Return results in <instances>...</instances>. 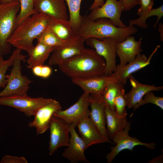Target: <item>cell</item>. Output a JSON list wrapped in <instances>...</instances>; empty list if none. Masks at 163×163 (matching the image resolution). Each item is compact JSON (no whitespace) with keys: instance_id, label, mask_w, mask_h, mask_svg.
<instances>
[{"instance_id":"17","label":"cell","mask_w":163,"mask_h":163,"mask_svg":"<svg viewBox=\"0 0 163 163\" xmlns=\"http://www.w3.org/2000/svg\"><path fill=\"white\" fill-rule=\"evenodd\" d=\"M34 9L53 19L69 20L65 0H35Z\"/></svg>"},{"instance_id":"4","label":"cell","mask_w":163,"mask_h":163,"mask_svg":"<svg viewBox=\"0 0 163 163\" xmlns=\"http://www.w3.org/2000/svg\"><path fill=\"white\" fill-rule=\"evenodd\" d=\"M20 9L19 0L0 2V57L11 52V46L7 41L16 28V18Z\"/></svg>"},{"instance_id":"28","label":"cell","mask_w":163,"mask_h":163,"mask_svg":"<svg viewBox=\"0 0 163 163\" xmlns=\"http://www.w3.org/2000/svg\"><path fill=\"white\" fill-rule=\"evenodd\" d=\"M34 0H19L20 9L16 18V27L28 17L36 13L34 9Z\"/></svg>"},{"instance_id":"12","label":"cell","mask_w":163,"mask_h":163,"mask_svg":"<svg viewBox=\"0 0 163 163\" xmlns=\"http://www.w3.org/2000/svg\"><path fill=\"white\" fill-rule=\"evenodd\" d=\"M158 47V46L156 47L149 58L145 55L140 53L136 56L134 60L124 66L117 65L114 71L110 75L112 81L125 85L128 78L130 75L150 63L151 59Z\"/></svg>"},{"instance_id":"34","label":"cell","mask_w":163,"mask_h":163,"mask_svg":"<svg viewBox=\"0 0 163 163\" xmlns=\"http://www.w3.org/2000/svg\"><path fill=\"white\" fill-rule=\"evenodd\" d=\"M27 160L24 157H17L6 155L2 157L0 163H27Z\"/></svg>"},{"instance_id":"30","label":"cell","mask_w":163,"mask_h":163,"mask_svg":"<svg viewBox=\"0 0 163 163\" xmlns=\"http://www.w3.org/2000/svg\"><path fill=\"white\" fill-rule=\"evenodd\" d=\"M16 49L12 52V55L7 60H5L3 56L0 57V89L4 88L7 82L6 78V72L8 68L12 65L14 59L17 52Z\"/></svg>"},{"instance_id":"7","label":"cell","mask_w":163,"mask_h":163,"mask_svg":"<svg viewBox=\"0 0 163 163\" xmlns=\"http://www.w3.org/2000/svg\"><path fill=\"white\" fill-rule=\"evenodd\" d=\"M130 129L131 122L129 121L124 129L115 136L112 140L115 145L111 147L110 152L105 156L107 163H111L116 156L123 150L128 149L132 151L137 145L145 146L150 149H155L156 145L154 142H144L136 137L130 136L129 135V132Z\"/></svg>"},{"instance_id":"40","label":"cell","mask_w":163,"mask_h":163,"mask_svg":"<svg viewBox=\"0 0 163 163\" xmlns=\"http://www.w3.org/2000/svg\"><path fill=\"white\" fill-rule=\"evenodd\" d=\"M17 0H0V2H10L13 1H17Z\"/></svg>"},{"instance_id":"23","label":"cell","mask_w":163,"mask_h":163,"mask_svg":"<svg viewBox=\"0 0 163 163\" xmlns=\"http://www.w3.org/2000/svg\"><path fill=\"white\" fill-rule=\"evenodd\" d=\"M48 27L62 41L67 43L78 35L68 20L52 19Z\"/></svg>"},{"instance_id":"25","label":"cell","mask_w":163,"mask_h":163,"mask_svg":"<svg viewBox=\"0 0 163 163\" xmlns=\"http://www.w3.org/2000/svg\"><path fill=\"white\" fill-rule=\"evenodd\" d=\"M82 1L65 0L69 10V21L77 33L80 28L83 18V16L80 14Z\"/></svg>"},{"instance_id":"2","label":"cell","mask_w":163,"mask_h":163,"mask_svg":"<svg viewBox=\"0 0 163 163\" xmlns=\"http://www.w3.org/2000/svg\"><path fill=\"white\" fill-rule=\"evenodd\" d=\"M52 19L44 14H33L16 28L8 42L11 46L29 54L34 47V40L48 27Z\"/></svg>"},{"instance_id":"37","label":"cell","mask_w":163,"mask_h":163,"mask_svg":"<svg viewBox=\"0 0 163 163\" xmlns=\"http://www.w3.org/2000/svg\"><path fill=\"white\" fill-rule=\"evenodd\" d=\"M104 0H94L89 9L91 11L101 7L104 5Z\"/></svg>"},{"instance_id":"3","label":"cell","mask_w":163,"mask_h":163,"mask_svg":"<svg viewBox=\"0 0 163 163\" xmlns=\"http://www.w3.org/2000/svg\"><path fill=\"white\" fill-rule=\"evenodd\" d=\"M138 29L134 26L120 28L115 26L108 19L101 18L95 21L88 19L86 15L83 16L78 35L85 41L88 38H95L102 40L111 37L117 42L124 41L126 38L134 34Z\"/></svg>"},{"instance_id":"10","label":"cell","mask_w":163,"mask_h":163,"mask_svg":"<svg viewBox=\"0 0 163 163\" xmlns=\"http://www.w3.org/2000/svg\"><path fill=\"white\" fill-rule=\"evenodd\" d=\"M90 95L84 92L78 101L72 105L65 110H59L53 115L60 118L69 125H72L75 128L79 120L89 116L90 111L88 108Z\"/></svg>"},{"instance_id":"22","label":"cell","mask_w":163,"mask_h":163,"mask_svg":"<svg viewBox=\"0 0 163 163\" xmlns=\"http://www.w3.org/2000/svg\"><path fill=\"white\" fill-rule=\"evenodd\" d=\"M105 112L107 132L109 137L113 140L117 134L124 129L127 124V114L119 116L115 111L111 110L106 105Z\"/></svg>"},{"instance_id":"26","label":"cell","mask_w":163,"mask_h":163,"mask_svg":"<svg viewBox=\"0 0 163 163\" xmlns=\"http://www.w3.org/2000/svg\"><path fill=\"white\" fill-rule=\"evenodd\" d=\"M156 16L157 19L154 26V28H155L160 19L163 16V5L156 8L150 9L143 13L139 16L138 18L129 20V26H133L135 25L143 29H146L148 26L146 24V20L149 17Z\"/></svg>"},{"instance_id":"5","label":"cell","mask_w":163,"mask_h":163,"mask_svg":"<svg viewBox=\"0 0 163 163\" xmlns=\"http://www.w3.org/2000/svg\"><path fill=\"white\" fill-rule=\"evenodd\" d=\"M17 49L12 64L13 67L10 74L6 75L7 82L3 90L0 92V97L12 95H27L30 88L29 85L33 82L22 74L21 63L25 61L27 56L21 53V50Z\"/></svg>"},{"instance_id":"36","label":"cell","mask_w":163,"mask_h":163,"mask_svg":"<svg viewBox=\"0 0 163 163\" xmlns=\"http://www.w3.org/2000/svg\"><path fill=\"white\" fill-rule=\"evenodd\" d=\"M154 0H140V6L138 9L137 14L139 16L145 12L152 8Z\"/></svg>"},{"instance_id":"21","label":"cell","mask_w":163,"mask_h":163,"mask_svg":"<svg viewBox=\"0 0 163 163\" xmlns=\"http://www.w3.org/2000/svg\"><path fill=\"white\" fill-rule=\"evenodd\" d=\"M72 82L90 94L101 95L107 84L113 82L110 76L103 75L87 78L71 79Z\"/></svg>"},{"instance_id":"14","label":"cell","mask_w":163,"mask_h":163,"mask_svg":"<svg viewBox=\"0 0 163 163\" xmlns=\"http://www.w3.org/2000/svg\"><path fill=\"white\" fill-rule=\"evenodd\" d=\"M62 110L60 103L51 99L48 103L37 110L33 121L28 124L29 126L36 129L37 135L42 134L49 129L51 118L56 112Z\"/></svg>"},{"instance_id":"35","label":"cell","mask_w":163,"mask_h":163,"mask_svg":"<svg viewBox=\"0 0 163 163\" xmlns=\"http://www.w3.org/2000/svg\"><path fill=\"white\" fill-rule=\"evenodd\" d=\"M123 11H129L137 5H140V0H119Z\"/></svg>"},{"instance_id":"33","label":"cell","mask_w":163,"mask_h":163,"mask_svg":"<svg viewBox=\"0 0 163 163\" xmlns=\"http://www.w3.org/2000/svg\"><path fill=\"white\" fill-rule=\"evenodd\" d=\"M32 69L35 75L44 78L49 77L52 72V69L50 67L43 65L35 66Z\"/></svg>"},{"instance_id":"6","label":"cell","mask_w":163,"mask_h":163,"mask_svg":"<svg viewBox=\"0 0 163 163\" xmlns=\"http://www.w3.org/2000/svg\"><path fill=\"white\" fill-rule=\"evenodd\" d=\"M50 100L42 97H31L27 95H12L0 97V105L14 107L30 117L34 116L38 110Z\"/></svg>"},{"instance_id":"16","label":"cell","mask_w":163,"mask_h":163,"mask_svg":"<svg viewBox=\"0 0 163 163\" xmlns=\"http://www.w3.org/2000/svg\"><path fill=\"white\" fill-rule=\"evenodd\" d=\"M69 131L71 137L67 147L62 153V156L71 163H90L84 154L87 149L85 142L76 133L75 127L72 125H70Z\"/></svg>"},{"instance_id":"32","label":"cell","mask_w":163,"mask_h":163,"mask_svg":"<svg viewBox=\"0 0 163 163\" xmlns=\"http://www.w3.org/2000/svg\"><path fill=\"white\" fill-rule=\"evenodd\" d=\"M148 103L153 104L163 110V97L155 96L152 91H149L145 94L138 105L137 109L141 106Z\"/></svg>"},{"instance_id":"41","label":"cell","mask_w":163,"mask_h":163,"mask_svg":"<svg viewBox=\"0 0 163 163\" xmlns=\"http://www.w3.org/2000/svg\"></svg>"},{"instance_id":"38","label":"cell","mask_w":163,"mask_h":163,"mask_svg":"<svg viewBox=\"0 0 163 163\" xmlns=\"http://www.w3.org/2000/svg\"><path fill=\"white\" fill-rule=\"evenodd\" d=\"M158 31L160 34V40L163 41V24L162 23H160L158 27Z\"/></svg>"},{"instance_id":"1","label":"cell","mask_w":163,"mask_h":163,"mask_svg":"<svg viewBox=\"0 0 163 163\" xmlns=\"http://www.w3.org/2000/svg\"><path fill=\"white\" fill-rule=\"evenodd\" d=\"M58 66L60 71L71 79H84L104 75L106 63L94 49L86 48Z\"/></svg>"},{"instance_id":"20","label":"cell","mask_w":163,"mask_h":163,"mask_svg":"<svg viewBox=\"0 0 163 163\" xmlns=\"http://www.w3.org/2000/svg\"><path fill=\"white\" fill-rule=\"evenodd\" d=\"M77 126L86 149L93 145L107 142L89 117L79 120Z\"/></svg>"},{"instance_id":"19","label":"cell","mask_w":163,"mask_h":163,"mask_svg":"<svg viewBox=\"0 0 163 163\" xmlns=\"http://www.w3.org/2000/svg\"><path fill=\"white\" fill-rule=\"evenodd\" d=\"M132 86L131 90L125 94L127 107L129 109H137V107L145 94L150 91H160L163 86H156L155 85H149L142 84L138 82L132 75L129 77Z\"/></svg>"},{"instance_id":"27","label":"cell","mask_w":163,"mask_h":163,"mask_svg":"<svg viewBox=\"0 0 163 163\" xmlns=\"http://www.w3.org/2000/svg\"><path fill=\"white\" fill-rule=\"evenodd\" d=\"M124 85L117 82H111L106 86L101 95V98L111 110L115 111L114 100L118 91L124 88Z\"/></svg>"},{"instance_id":"9","label":"cell","mask_w":163,"mask_h":163,"mask_svg":"<svg viewBox=\"0 0 163 163\" xmlns=\"http://www.w3.org/2000/svg\"><path fill=\"white\" fill-rule=\"evenodd\" d=\"M70 125L53 115L50 123L49 155H53L59 148L67 146L69 140Z\"/></svg>"},{"instance_id":"39","label":"cell","mask_w":163,"mask_h":163,"mask_svg":"<svg viewBox=\"0 0 163 163\" xmlns=\"http://www.w3.org/2000/svg\"><path fill=\"white\" fill-rule=\"evenodd\" d=\"M163 157L162 156H159V157H157V158H154V159H153L152 160H151L150 161V162H158V161H161V160L162 159V158Z\"/></svg>"},{"instance_id":"11","label":"cell","mask_w":163,"mask_h":163,"mask_svg":"<svg viewBox=\"0 0 163 163\" xmlns=\"http://www.w3.org/2000/svg\"><path fill=\"white\" fill-rule=\"evenodd\" d=\"M85 41L79 35L64 45L56 47L50 58V65H58L64 61L83 52Z\"/></svg>"},{"instance_id":"29","label":"cell","mask_w":163,"mask_h":163,"mask_svg":"<svg viewBox=\"0 0 163 163\" xmlns=\"http://www.w3.org/2000/svg\"><path fill=\"white\" fill-rule=\"evenodd\" d=\"M37 39V42L56 47L62 46L66 43L61 40L48 27Z\"/></svg>"},{"instance_id":"24","label":"cell","mask_w":163,"mask_h":163,"mask_svg":"<svg viewBox=\"0 0 163 163\" xmlns=\"http://www.w3.org/2000/svg\"><path fill=\"white\" fill-rule=\"evenodd\" d=\"M55 48L37 42L29 54V57L27 60V67L32 68L36 66L43 65Z\"/></svg>"},{"instance_id":"18","label":"cell","mask_w":163,"mask_h":163,"mask_svg":"<svg viewBox=\"0 0 163 163\" xmlns=\"http://www.w3.org/2000/svg\"><path fill=\"white\" fill-rule=\"evenodd\" d=\"M142 39L141 37L139 41H136L134 36H130L123 41L116 42V52L120 59V66L133 61L143 51L141 48Z\"/></svg>"},{"instance_id":"31","label":"cell","mask_w":163,"mask_h":163,"mask_svg":"<svg viewBox=\"0 0 163 163\" xmlns=\"http://www.w3.org/2000/svg\"><path fill=\"white\" fill-rule=\"evenodd\" d=\"M125 90L124 88L120 89L118 92L114 100L115 111L119 116L126 114L127 103L125 97Z\"/></svg>"},{"instance_id":"8","label":"cell","mask_w":163,"mask_h":163,"mask_svg":"<svg viewBox=\"0 0 163 163\" xmlns=\"http://www.w3.org/2000/svg\"><path fill=\"white\" fill-rule=\"evenodd\" d=\"M85 42L87 45L94 49L98 54L104 58L106 63L104 75H110L117 67V41L111 37L105 38L102 40L92 37L88 38Z\"/></svg>"},{"instance_id":"15","label":"cell","mask_w":163,"mask_h":163,"mask_svg":"<svg viewBox=\"0 0 163 163\" xmlns=\"http://www.w3.org/2000/svg\"><path fill=\"white\" fill-rule=\"evenodd\" d=\"M89 102L91 109L89 117L107 142L114 145L107 132L105 112L106 104L101 95L90 94Z\"/></svg>"},{"instance_id":"13","label":"cell","mask_w":163,"mask_h":163,"mask_svg":"<svg viewBox=\"0 0 163 163\" xmlns=\"http://www.w3.org/2000/svg\"><path fill=\"white\" fill-rule=\"evenodd\" d=\"M122 11L121 7L117 0H106L101 6L91 10L88 18L95 21L101 18L109 19L115 26L120 28H125L127 26L122 21L120 17Z\"/></svg>"}]
</instances>
